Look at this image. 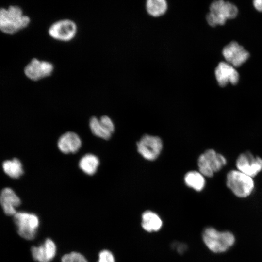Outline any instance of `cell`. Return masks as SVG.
I'll return each mask as SVG.
<instances>
[{
    "mask_svg": "<svg viewBox=\"0 0 262 262\" xmlns=\"http://www.w3.org/2000/svg\"><path fill=\"white\" fill-rule=\"evenodd\" d=\"M30 22V18L24 14L18 5H11L0 9V29L5 33L14 34L26 27Z\"/></svg>",
    "mask_w": 262,
    "mask_h": 262,
    "instance_id": "6da1fadb",
    "label": "cell"
},
{
    "mask_svg": "<svg viewBox=\"0 0 262 262\" xmlns=\"http://www.w3.org/2000/svg\"><path fill=\"white\" fill-rule=\"evenodd\" d=\"M202 238L204 244L212 252H225L234 245V235L228 231H219L213 227H207L202 232Z\"/></svg>",
    "mask_w": 262,
    "mask_h": 262,
    "instance_id": "7a4b0ae2",
    "label": "cell"
},
{
    "mask_svg": "<svg viewBox=\"0 0 262 262\" xmlns=\"http://www.w3.org/2000/svg\"><path fill=\"white\" fill-rule=\"evenodd\" d=\"M238 9L233 4L224 0L214 1L210 6V12L206 16L208 23L212 27L224 25L226 20L235 18Z\"/></svg>",
    "mask_w": 262,
    "mask_h": 262,
    "instance_id": "3957f363",
    "label": "cell"
},
{
    "mask_svg": "<svg viewBox=\"0 0 262 262\" xmlns=\"http://www.w3.org/2000/svg\"><path fill=\"white\" fill-rule=\"evenodd\" d=\"M226 184L236 196L241 198L249 196L254 188L253 178L238 170H232L228 172Z\"/></svg>",
    "mask_w": 262,
    "mask_h": 262,
    "instance_id": "277c9868",
    "label": "cell"
},
{
    "mask_svg": "<svg viewBox=\"0 0 262 262\" xmlns=\"http://www.w3.org/2000/svg\"><path fill=\"white\" fill-rule=\"evenodd\" d=\"M18 235L27 240H32L36 236L39 226L38 217L33 213L17 212L13 216Z\"/></svg>",
    "mask_w": 262,
    "mask_h": 262,
    "instance_id": "5b68a950",
    "label": "cell"
},
{
    "mask_svg": "<svg viewBox=\"0 0 262 262\" xmlns=\"http://www.w3.org/2000/svg\"><path fill=\"white\" fill-rule=\"evenodd\" d=\"M227 163L225 157L213 149H208L201 154L198 159L199 172L207 177H212Z\"/></svg>",
    "mask_w": 262,
    "mask_h": 262,
    "instance_id": "8992f818",
    "label": "cell"
},
{
    "mask_svg": "<svg viewBox=\"0 0 262 262\" xmlns=\"http://www.w3.org/2000/svg\"><path fill=\"white\" fill-rule=\"evenodd\" d=\"M48 32L49 36L55 39L68 41L76 35L77 26L71 19H61L52 23L49 27Z\"/></svg>",
    "mask_w": 262,
    "mask_h": 262,
    "instance_id": "52a82bcc",
    "label": "cell"
},
{
    "mask_svg": "<svg viewBox=\"0 0 262 262\" xmlns=\"http://www.w3.org/2000/svg\"><path fill=\"white\" fill-rule=\"evenodd\" d=\"M138 152L148 160L156 159L163 147L162 142L158 136L145 134L137 143Z\"/></svg>",
    "mask_w": 262,
    "mask_h": 262,
    "instance_id": "ba28073f",
    "label": "cell"
},
{
    "mask_svg": "<svg viewBox=\"0 0 262 262\" xmlns=\"http://www.w3.org/2000/svg\"><path fill=\"white\" fill-rule=\"evenodd\" d=\"M53 69V65L50 62L33 58L24 67V73L30 80L37 81L50 76Z\"/></svg>",
    "mask_w": 262,
    "mask_h": 262,
    "instance_id": "9c48e42d",
    "label": "cell"
},
{
    "mask_svg": "<svg viewBox=\"0 0 262 262\" xmlns=\"http://www.w3.org/2000/svg\"><path fill=\"white\" fill-rule=\"evenodd\" d=\"M236 165L237 170L253 178L262 170V159L246 152L238 157Z\"/></svg>",
    "mask_w": 262,
    "mask_h": 262,
    "instance_id": "30bf717a",
    "label": "cell"
},
{
    "mask_svg": "<svg viewBox=\"0 0 262 262\" xmlns=\"http://www.w3.org/2000/svg\"><path fill=\"white\" fill-rule=\"evenodd\" d=\"M226 60L235 67H239L249 58V53L235 41L226 46L222 51Z\"/></svg>",
    "mask_w": 262,
    "mask_h": 262,
    "instance_id": "8fae6325",
    "label": "cell"
},
{
    "mask_svg": "<svg viewBox=\"0 0 262 262\" xmlns=\"http://www.w3.org/2000/svg\"><path fill=\"white\" fill-rule=\"evenodd\" d=\"M89 127L94 135L105 140L109 139L114 131L113 121L107 115L102 116L99 119L95 116L91 117Z\"/></svg>",
    "mask_w": 262,
    "mask_h": 262,
    "instance_id": "7c38bea8",
    "label": "cell"
},
{
    "mask_svg": "<svg viewBox=\"0 0 262 262\" xmlns=\"http://www.w3.org/2000/svg\"><path fill=\"white\" fill-rule=\"evenodd\" d=\"M56 251V246L50 238L46 239L42 244L31 248L33 259L38 262H50L55 257Z\"/></svg>",
    "mask_w": 262,
    "mask_h": 262,
    "instance_id": "4fadbf2b",
    "label": "cell"
},
{
    "mask_svg": "<svg viewBox=\"0 0 262 262\" xmlns=\"http://www.w3.org/2000/svg\"><path fill=\"white\" fill-rule=\"evenodd\" d=\"M216 80L219 86L224 87L230 82L236 84L239 80V74L235 69L229 64L220 62L215 70Z\"/></svg>",
    "mask_w": 262,
    "mask_h": 262,
    "instance_id": "5bb4252c",
    "label": "cell"
},
{
    "mask_svg": "<svg viewBox=\"0 0 262 262\" xmlns=\"http://www.w3.org/2000/svg\"><path fill=\"white\" fill-rule=\"evenodd\" d=\"M0 202L4 213L8 216H14L17 212L16 208L21 204V200L12 188L5 187L0 192Z\"/></svg>",
    "mask_w": 262,
    "mask_h": 262,
    "instance_id": "9a60e30c",
    "label": "cell"
},
{
    "mask_svg": "<svg viewBox=\"0 0 262 262\" xmlns=\"http://www.w3.org/2000/svg\"><path fill=\"white\" fill-rule=\"evenodd\" d=\"M82 141L78 135L72 131L63 134L58 139L57 147L64 154L75 153L81 147Z\"/></svg>",
    "mask_w": 262,
    "mask_h": 262,
    "instance_id": "2e32d148",
    "label": "cell"
},
{
    "mask_svg": "<svg viewBox=\"0 0 262 262\" xmlns=\"http://www.w3.org/2000/svg\"><path fill=\"white\" fill-rule=\"evenodd\" d=\"M141 226L147 232L159 231L163 226V221L156 213L149 210L145 211L141 216Z\"/></svg>",
    "mask_w": 262,
    "mask_h": 262,
    "instance_id": "e0dca14e",
    "label": "cell"
},
{
    "mask_svg": "<svg viewBox=\"0 0 262 262\" xmlns=\"http://www.w3.org/2000/svg\"><path fill=\"white\" fill-rule=\"evenodd\" d=\"M99 164V159L97 156L87 153L79 161V167L85 174L91 176L97 171Z\"/></svg>",
    "mask_w": 262,
    "mask_h": 262,
    "instance_id": "ac0fdd59",
    "label": "cell"
},
{
    "mask_svg": "<svg viewBox=\"0 0 262 262\" xmlns=\"http://www.w3.org/2000/svg\"><path fill=\"white\" fill-rule=\"evenodd\" d=\"M2 167L4 173L11 178L18 179L24 173L22 164L17 158L3 161Z\"/></svg>",
    "mask_w": 262,
    "mask_h": 262,
    "instance_id": "d6986e66",
    "label": "cell"
},
{
    "mask_svg": "<svg viewBox=\"0 0 262 262\" xmlns=\"http://www.w3.org/2000/svg\"><path fill=\"white\" fill-rule=\"evenodd\" d=\"M184 181L188 186L196 191L202 190L205 185L204 176L196 171L188 172L185 176Z\"/></svg>",
    "mask_w": 262,
    "mask_h": 262,
    "instance_id": "ffe728a7",
    "label": "cell"
},
{
    "mask_svg": "<svg viewBox=\"0 0 262 262\" xmlns=\"http://www.w3.org/2000/svg\"><path fill=\"white\" fill-rule=\"evenodd\" d=\"M146 7L148 14L157 17L164 15L167 9V3L164 0H148Z\"/></svg>",
    "mask_w": 262,
    "mask_h": 262,
    "instance_id": "44dd1931",
    "label": "cell"
},
{
    "mask_svg": "<svg viewBox=\"0 0 262 262\" xmlns=\"http://www.w3.org/2000/svg\"><path fill=\"white\" fill-rule=\"evenodd\" d=\"M61 262H88L86 258L80 252L72 251L64 255Z\"/></svg>",
    "mask_w": 262,
    "mask_h": 262,
    "instance_id": "7402d4cb",
    "label": "cell"
},
{
    "mask_svg": "<svg viewBox=\"0 0 262 262\" xmlns=\"http://www.w3.org/2000/svg\"><path fill=\"white\" fill-rule=\"evenodd\" d=\"M97 262H115V260L111 251L107 249H103L98 253Z\"/></svg>",
    "mask_w": 262,
    "mask_h": 262,
    "instance_id": "603a6c76",
    "label": "cell"
},
{
    "mask_svg": "<svg viewBox=\"0 0 262 262\" xmlns=\"http://www.w3.org/2000/svg\"><path fill=\"white\" fill-rule=\"evenodd\" d=\"M172 248L174 249L178 253L182 254L185 253L187 249V245L183 243L174 242L172 244Z\"/></svg>",
    "mask_w": 262,
    "mask_h": 262,
    "instance_id": "cb8c5ba5",
    "label": "cell"
},
{
    "mask_svg": "<svg viewBox=\"0 0 262 262\" xmlns=\"http://www.w3.org/2000/svg\"><path fill=\"white\" fill-rule=\"evenodd\" d=\"M253 5L258 11L262 12V0H254Z\"/></svg>",
    "mask_w": 262,
    "mask_h": 262,
    "instance_id": "d4e9b609",
    "label": "cell"
}]
</instances>
